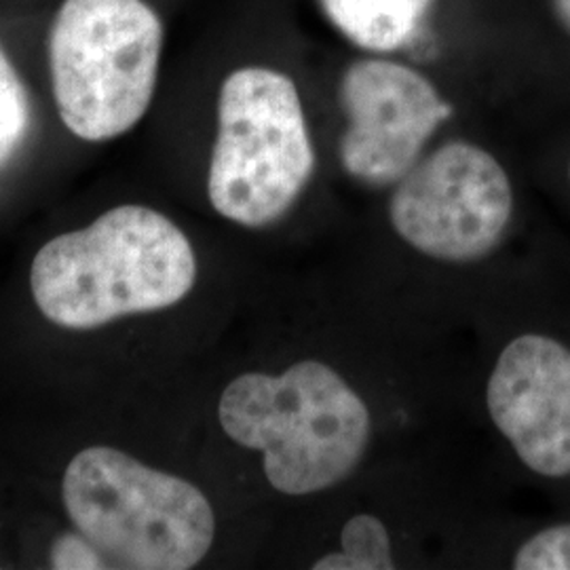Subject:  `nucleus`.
I'll use <instances>...</instances> for the list:
<instances>
[{"label": "nucleus", "mask_w": 570, "mask_h": 570, "mask_svg": "<svg viewBox=\"0 0 570 570\" xmlns=\"http://www.w3.org/2000/svg\"><path fill=\"white\" fill-rule=\"evenodd\" d=\"M195 282L188 237L144 205L115 207L94 225L47 242L30 268L35 303L66 330L164 311L186 298Z\"/></svg>", "instance_id": "obj_1"}, {"label": "nucleus", "mask_w": 570, "mask_h": 570, "mask_svg": "<svg viewBox=\"0 0 570 570\" xmlns=\"http://www.w3.org/2000/svg\"><path fill=\"white\" fill-rule=\"evenodd\" d=\"M218 419L233 442L265 454L268 484L292 497L343 482L360 465L372 433L364 400L317 360L279 376H237L220 397Z\"/></svg>", "instance_id": "obj_2"}, {"label": "nucleus", "mask_w": 570, "mask_h": 570, "mask_svg": "<svg viewBox=\"0 0 570 570\" xmlns=\"http://www.w3.org/2000/svg\"><path fill=\"white\" fill-rule=\"evenodd\" d=\"M61 499L75 529L117 569H193L216 537L202 490L108 446L70 461Z\"/></svg>", "instance_id": "obj_3"}, {"label": "nucleus", "mask_w": 570, "mask_h": 570, "mask_svg": "<svg viewBox=\"0 0 570 570\" xmlns=\"http://www.w3.org/2000/svg\"><path fill=\"white\" fill-rule=\"evenodd\" d=\"M164 23L144 0H63L49 37L60 119L85 142L138 125L153 102Z\"/></svg>", "instance_id": "obj_4"}, {"label": "nucleus", "mask_w": 570, "mask_h": 570, "mask_svg": "<svg viewBox=\"0 0 570 570\" xmlns=\"http://www.w3.org/2000/svg\"><path fill=\"white\" fill-rule=\"evenodd\" d=\"M315 169L298 89L284 72L242 68L218 100L207 195L226 220L263 228L284 218Z\"/></svg>", "instance_id": "obj_5"}, {"label": "nucleus", "mask_w": 570, "mask_h": 570, "mask_svg": "<svg viewBox=\"0 0 570 570\" xmlns=\"http://www.w3.org/2000/svg\"><path fill=\"white\" fill-rule=\"evenodd\" d=\"M513 214L510 176L490 153L454 140L397 183L389 218L395 233L444 263H475L503 239Z\"/></svg>", "instance_id": "obj_6"}, {"label": "nucleus", "mask_w": 570, "mask_h": 570, "mask_svg": "<svg viewBox=\"0 0 570 570\" xmlns=\"http://www.w3.org/2000/svg\"><path fill=\"white\" fill-rule=\"evenodd\" d=\"M338 98L348 121L341 164L367 186L400 183L452 112L421 72L387 60L353 61Z\"/></svg>", "instance_id": "obj_7"}, {"label": "nucleus", "mask_w": 570, "mask_h": 570, "mask_svg": "<svg viewBox=\"0 0 570 570\" xmlns=\"http://www.w3.org/2000/svg\"><path fill=\"white\" fill-rule=\"evenodd\" d=\"M490 419L539 475H570V348L527 334L503 348L487 391Z\"/></svg>", "instance_id": "obj_8"}, {"label": "nucleus", "mask_w": 570, "mask_h": 570, "mask_svg": "<svg viewBox=\"0 0 570 570\" xmlns=\"http://www.w3.org/2000/svg\"><path fill=\"white\" fill-rule=\"evenodd\" d=\"M433 0H322L334 28L367 51L387 53L414 39Z\"/></svg>", "instance_id": "obj_9"}, {"label": "nucleus", "mask_w": 570, "mask_h": 570, "mask_svg": "<svg viewBox=\"0 0 570 570\" xmlns=\"http://www.w3.org/2000/svg\"><path fill=\"white\" fill-rule=\"evenodd\" d=\"M341 551L320 558L313 570L395 569L387 529L376 515H353L341 532Z\"/></svg>", "instance_id": "obj_10"}, {"label": "nucleus", "mask_w": 570, "mask_h": 570, "mask_svg": "<svg viewBox=\"0 0 570 570\" xmlns=\"http://www.w3.org/2000/svg\"><path fill=\"white\" fill-rule=\"evenodd\" d=\"M28 98L18 72L0 49V164L11 157L28 127Z\"/></svg>", "instance_id": "obj_11"}, {"label": "nucleus", "mask_w": 570, "mask_h": 570, "mask_svg": "<svg viewBox=\"0 0 570 570\" xmlns=\"http://www.w3.org/2000/svg\"><path fill=\"white\" fill-rule=\"evenodd\" d=\"M515 570H570V524L541 530L518 550Z\"/></svg>", "instance_id": "obj_12"}, {"label": "nucleus", "mask_w": 570, "mask_h": 570, "mask_svg": "<svg viewBox=\"0 0 570 570\" xmlns=\"http://www.w3.org/2000/svg\"><path fill=\"white\" fill-rule=\"evenodd\" d=\"M49 562L53 569H108L98 550L79 534H63L51 548Z\"/></svg>", "instance_id": "obj_13"}, {"label": "nucleus", "mask_w": 570, "mask_h": 570, "mask_svg": "<svg viewBox=\"0 0 570 570\" xmlns=\"http://www.w3.org/2000/svg\"><path fill=\"white\" fill-rule=\"evenodd\" d=\"M551 4L556 11V18L570 35V0H551Z\"/></svg>", "instance_id": "obj_14"}, {"label": "nucleus", "mask_w": 570, "mask_h": 570, "mask_svg": "<svg viewBox=\"0 0 570 570\" xmlns=\"http://www.w3.org/2000/svg\"><path fill=\"white\" fill-rule=\"evenodd\" d=\"M569 174H570V169H569Z\"/></svg>", "instance_id": "obj_15"}]
</instances>
